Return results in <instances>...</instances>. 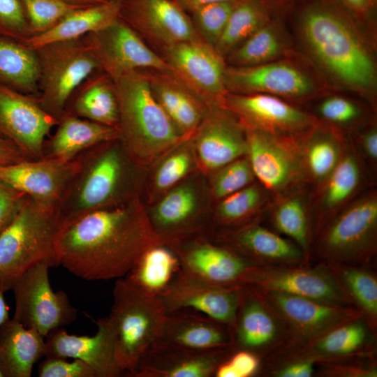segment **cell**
<instances>
[{
    "instance_id": "91938a15",
    "label": "cell",
    "mask_w": 377,
    "mask_h": 377,
    "mask_svg": "<svg viewBox=\"0 0 377 377\" xmlns=\"http://www.w3.org/2000/svg\"><path fill=\"white\" fill-rule=\"evenodd\" d=\"M3 292L0 289V327L9 319V309L3 297Z\"/></svg>"
},
{
    "instance_id": "7a4b0ae2",
    "label": "cell",
    "mask_w": 377,
    "mask_h": 377,
    "mask_svg": "<svg viewBox=\"0 0 377 377\" xmlns=\"http://www.w3.org/2000/svg\"><path fill=\"white\" fill-rule=\"evenodd\" d=\"M74 160V172L57 207L61 226L89 212L138 196L140 166L119 139L88 148Z\"/></svg>"
},
{
    "instance_id": "7dc6e473",
    "label": "cell",
    "mask_w": 377,
    "mask_h": 377,
    "mask_svg": "<svg viewBox=\"0 0 377 377\" xmlns=\"http://www.w3.org/2000/svg\"><path fill=\"white\" fill-rule=\"evenodd\" d=\"M235 6L233 2H217L201 6L192 11L193 24L205 42L214 47Z\"/></svg>"
},
{
    "instance_id": "52a82bcc",
    "label": "cell",
    "mask_w": 377,
    "mask_h": 377,
    "mask_svg": "<svg viewBox=\"0 0 377 377\" xmlns=\"http://www.w3.org/2000/svg\"><path fill=\"white\" fill-rule=\"evenodd\" d=\"M304 36L320 61L345 83L369 89L375 81L373 61L362 45L340 19L329 13H309Z\"/></svg>"
},
{
    "instance_id": "7c38bea8",
    "label": "cell",
    "mask_w": 377,
    "mask_h": 377,
    "mask_svg": "<svg viewBox=\"0 0 377 377\" xmlns=\"http://www.w3.org/2000/svg\"><path fill=\"white\" fill-rule=\"evenodd\" d=\"M84 37L100 68L113 80L130 71L143 69L174 75L163 57L150 49L121 17Z\"/></svg>"
},
{
    "instance_id": "d6986e66",
    "label": "cell",
    "mask_w": 377,
    "mask_h": 377,
    "mask_svg": "<svg viewBox=\"0 0 377 377\" xmlns=\"http://www.w3.org/2000/svg\"><path fill=\"white\" fill-rule=\"evenodd\" d=\"M57 122L36 96L0 85V138L14 143L29 158H43V142Z\"/></svg>"
},
{
    "instance_id": "f35d334b",
    "label": "cell",
    "mask_w": 377,
    "mask_h": 377,
    "mask_svg": "<svg viewBox=\"0 0 377 377\" xmlns=\"http://www.w3.org/2000/svg\"><path fill=\"white\" fill-rule=\"evenodd\" d=\"M35 50L15 40L0 38V85L38 96Z\"/></svg>"
},
{
    "instance_id": "f907efd6",
    "label": "cell",
    "mask_w": 377,
    "mask_h": 377,
    "mask_svg": "<svg viewBox=\"0 0 377 377\" xmlns=\"http://www.w3.org/2000/svg\"><path fill=\"white\" fill-rule=\"evenodd\" d=\"M260 357L246 350H235L217 367L214 377L257 376Z\"/></svg>"
},
{
    "instance_id": "6125c7cd",
    "label": "cell",
    "mask_w": 377,
    "mask_h": 377,
    "mask_svg": "<svg viewBox=\"0 0 377 377\" xmlns=\"http://www.w3.org/2000/svg\"><path fill=\"white\" fill-rule=\"evenodd\" d=\"M347 1L354 6H360L363 4L365 0H347Z\"/></svg>"
},
{
    "instance_id": "8d00e7d4",
    "label": "cell",
    "mask_w": 377,
    "mask_h": 377,
    "mask_svg": "<svg viewBox=\"0 0 377 377\" xmlns=\"http://www.w3.org/2000/svg\"><path fill=\"white\" fill-rule=\"evenodd\" d=\"M175 251L165 244L147 248L124 276L135 286L154 295H160L180 269Z\"/></svg>"
},
{
    "instance_id": "f1b7e54d",
    "label": "cell",
    "mask_w": 377,
    "mask_h": 377,
    "mask_svg": "<svg viewBox=\"0 0 377 377\" xmlns=\"http://www.w3.org/2000/svg\"><path fill=\"white\" fill-rule=\"evenodd\" d=\"M225 86L234 94H267L301 96L311 90L310 80L284 64H258L226 68Z\"/></svg>"
},
{
    "instance_id": "816d5d0a",
    "label": "cell",
    "mask_w": 377,
    "mask_h": 377,
    "mask_svg": "<svg viewBox=\"0 0 377 377\" xmlns=\"http://www.w3.org/2000/svg\"><path fill=\"white\" fill-rule=\"evenodd\" d=\"M40 377H98L96 371L86 362L74 359L45 357L38 367Z\"/></svg>"
},
{
    "instance_id": "44dd1931",
    "label": "cell",
    "mask_w": 377,
    "mask_h": 377,
    "mask_svg": "<svg viewBox=\"0 0 377 377\" xmlns=\"http://www.w3.org/2000/svg\"><path fill=\"white\" fill-rule=\"evenodd\" d=\"M122 4L121 18L161 47L201 38L175 0H122Z\"/></svg>"
},
{
    "instance_id": "b9f144b4",
    "label": "cell",
    "mask_w": 377,
    "mask_h": 377,
    "mask_svg": "<svg viewBox=\"0 0 377 377\" xmlns=\"http://www.w3.org/2000/svg\"><path fill=\"white\" fill-rule=\"evenodd\" d=\"M260 24L261 14L253 1L247 0L235 6L214 48L221 56L228 54L260 28Z\"/></svg>"
},
{
    "instance_id": "5bb4252c",
    "label": "cell",
    "mask_w": 377,
    "mask_h": 377,
    "mask_svg": "<svg viewBox=\"0 0 377 377\" xmlns=\"http://www.w3.org/2000/svg\"><path fill=\"white\" fill-rule=\"evenodd\" d=\"M257 288L279 319L286 334V341L306 340L343 323L362 317L360 311L352 306L327 304Z\"/></svg>"
},
{
    "instance_id": "9f6ffc18",
    "label": "cell",
    "mask_w": 377,
    "mask_h": 377,
    "mask_svg": "<svg viewBox=\"0 0 377 377\" xmlns=\"http://www.w3.org/2000/svg\"><path fill=\"white\" fill-rule=\"evenodd\" d=\"M316 365L309 361H297L284 364L265 371L261 376L269 377H311Z\"/></svg>"
},
{
    "instance_id": "3957f363",
    "label": "cell",
    "mask_w": 377,
    "mask_h": 377,
    "mask_svg": "<svg viewBox=\"0 0 377 377\" xmlns=\"http://www.w3.org/2000/svg\"><path fill=\"white\" fill-rule=\"evenodd\" d=\"M113 81L118 139L135 163L148 165L186 141L154 97L146 73L132 71Z\"/></svg>"
},
{
    "instance_id": "ba28073f",
    "label": "cell",
    "mask_w": 377,
    "mask_h": 377,
    "mask_svg": "<svg viewBox=\"0 0 377 377\" xmlns=\"http://www.w3.org/2000/svg\"><path fill=\"white\" fill-rule=\"evenodd\" d=\"M34 50L38 67V102L58 120L73 91L101 69L84 36L51 43Z\"/></svg>"
},
{
    "instance_id": "ab89813d",
    "label": "cell",
    "mask_w": 377,
    "mask_h": 377,
    "mask_svg": "<svg viewBox=\"0 0 377 377\" xmlns=\"http://www.w3.org/2000/svg\"><path fill=\"white\" fill-rule=\"evenodd\" d=\"M271 195L257 182L219 200L212 223L219 232L237 229L259 220L271 201Z\"/></svg>"
},
{
    "instance_id": "ee69618b",
    "label": "cell",
    "mask_w": 377,
    "mask_h": 377,
    "mask_svg": "<svg viewBox=\"0 0 377 377\" xmlns=\"http://www.w3.org/2000/svg\"><path fill=\"white\" fill-rule=\"evenodd\" d=\"M280 50L275 33L267 27H260L232 51L229 59L236 66H255L273 58Z\"/></svg>"
},
{
    "instance_id": "484cf974",
    "label": "cell",
    "mask_w": 377,
    "mask_h": 377,
    "mask_svg": "<svg viewBox=\"0 0 377 377\" xmlns=\"http://www.w3.org/2000/svg\"><path fill=\"white\" fill-rule=\"evenodd\" d=\"M96 326L93 336L70 334L61 327L52 330L45 337V357L80 360L91 366L98 377L122 376L124 374L115 357L114 332L108 317L99 318Z\"/></svg>"
},
{
    "instance_id": "4316f807",
    "label": "cell",
    "mask_w": 377,
    "mask_h": 377,
    "mask_svg": "<svg viewBox=\"0 0 377 377\" xmlns=\"http://www.w3.org/2000/svg\"><path fill=\"white\" fill-rule=\"evenodd\" d=\"M75 168L74 159H28L0 165V182L43 205L57 207Z\"/></svg>"
},
{
    "instance_id": "836d02e7",
    "label": "cell",
    "mask_w": 377,
    "mask_h": 377,
    "mask_svg": "<svg viewBox=\"0 0 377 377\" xmlns=\"http://www.w3.org/2000/svg\"><path fill=\"white\" fill-rule=\"evenodd\" d=\"M64 114L117 127L118 104L113 80L102 70L91 74L73 91Z\"/></svg>"
},
{
    "instance_id": "ffe728a7",
    "label": "cell",
    "mask_w": 377,
    "mask_h": 377,
    "mask_svg": "<svg viewBox=\"0 0 377 377\" xmlns=\"http://www.w3.org/2000/svg\"><path fill=\"white\" fill-rule=\"evenodd\" d=\"M224 107L246 128L302 139L313 126L312 118L279 98L267 94H229Z\"/></svg>"
},
{
    "instance_id": "f6af8a7d",
    "label": "cell",
    "mask_w": 377,
    "mask_h": 377,
    "mask_svg": "<svg viewBox=\"0 0 377 377\" xmlns=\"http://www.w3.org/2000/svg\"><path fill=\"white\" fill-rule=\"evenodd\" d=\"M29 24L31 36L52 28L80 6L62 0H20Z\"/></svg>"
},
{
    "instance_id": "30bf717a",
    "label": "cell",
    "mask_w": 377,
    "mask_h": 377,
    "mask_svg": "<svg viewBox=\"0 0 377 377\" xmlns=\"http://www.w3.org/2000/svg\"><path fill=\"white\" fill-rule=\"evenodd\" d=\"M246 129V157L256 180L272 198L308 187L301 140Z\"/></svg>"
},
{
    "instance_id": "6da1fadb",
    "label": "cell",
    "mask_w": 377,
    "mask_h": 377,
    "mask_svg": "<svg viewBox=\"0 0 377 377\" xmlns=\"http://www.w3.org/2000/svg\"><path fill=\"white\" fill-rule=\"evenodd\" d=\"M157 244L162 243L136 196L63 225L57 248L59 265L84 280L101 281L124 277Z\"/></svg>"
},
{
    "instance_id": "74e56055",
    "label": "cell",
    "mask_w": 377,
    "mask_h": 377,
    "mask_svg": "<svg viewBox=\"0 0 377 377\" xmlns=\"http://www.w3.org/2000/svg\"><path fill=\"white\" fill-rule=\"evenodd\" d=\"M325 264L350 304L360 311L367 325L376 333L377 275L374 267Z\"/></svg>"
},
{
    "instance_id": "7402d4cb",
    "label": "cell",
    "mask_w": 377,
    "mask_h": 377,
    "mask_svg": "<svg viewBox=\"0 0 377 377\" xmlns=\"http://www.w3.org/2000/svg\"><path fill=\"white\" fill-rule=\"evenodd\" d=\"M286 341L285 330L276 313L259 290L243 285L236 320L232 329V346L258 355L260 360Z\"/></svg>"
},
{
    "instance_id": "d4e9b609",
    "label": "cell",
    "mask_w": 377,
    "mask_h": 377,
    "mask_svg": "<svg viewBox=\"0 0 377 377\" xmlns=\"http://www.w3.org/2000/svg\"><path fill=\"white\" fill-rule=\"evenodd\" d=\"M147 214L162 244L207 230L200 192L193 183L179 184L168 190Z\"/></svg>"
},
{
    "instance_id": "11a10c76",
    "label": "cell",
    "mask_w": 377,
    "mask_h": 377,
    "mask_svg": "<svg viewBox=\"0 0 377 377\" xmlns=\"http://www.w3.org/2000/svg\"><path fill=\"white\" fill-rule=\"evenodd\" d=\"M354 147L367 174L374 179L377 173V131L372 128L362 133Z\"/></svg>"
},
{
    "instance_id": "8992f818",
    "label": "cell",
    "mask_w": 377,
    "mask_h": 377,
    "mask_svg": "<svg viewBox=\"0 0 377 377\" xmlns=\"http://www.w3.org/2000/svg\"><path fill=\"white\" fill-rule=\"evenodd\" d=\"M108 316L114 332L117 362L132 376L144 353L159 336L166 310L158 295L147 293L125 277L116 280Z\"/></svg>"
},
{
    "instance_id": "4fadbf2b",
    "label": "cell",
    "mask_w": 377,
    "mask_h": 377,
    "mask_svg": "<svg viewBox=\"0 0 377 377\" xmlns=\"http://www.w3.org/2000/svg\"><path fill=\"white\" fill-rule=\"evenodd\" d=\"M161 51L174 75L196 96L207 105L224 106L226 68L214 46L200 38L161 47Z\"/></svg>"
},
{
    "instance_id": "277c9868",
    "label": "cell",
    "mask_w": 377,
    "mask_h": 377,
    "mask_svg": "<svg viewBox=\"0 0 377 377\" xmlns=\"http://www.w3.org/2000/svg\"><path fill=\"white\" fill-rule=\"evenodd\" d=\"M61 227L57 207L27 195L15 217L0 232V289L3 293L36 265H59L57 242Z\"/></svg>"
},
{
    "instance_id": "ac0fdd59",
    "label": "cell",
    "mask_w": 377,
    "mask_h": 377,
    "mask_svg": "<svg viewBox=\"0 0 377 377\" xmlns=\"http://www.w3.org/2000/svg\"><path fill=\"white\" fill-rule=\"evenodd\" d=\"M241 286L216 285L180 267L167 289L158 297L167 313L191 309L228 326L232 331Z\"/></svg>"
},
{
    "instance_id": "bcb514c9",
    "label": "cell",
    "mask_w": 377,
    "mask_h": 377,
    "mask_svg": "<svg viewBox=\"0 0 377 377\" xmlns=\"http://www.w3.org/2000/svg\"><path fill=\"white\" fill-rule=\"evenodd\" d=\"M213 173L211 191L219 200L256 181L246 156L234 160Z\"/></svg>"
},
{
    "instance_id": "d6a6232c",
    "label": "cell",
    "mask_w": 377,
    "mask_h": 377,
    "mask_svg": "<svg viewBox=\"0 0 377 377\" xmlns=\"http://www.w3.org/2000/svg\"><path fill=\"white\" fill-rule=\"evenodd\" d=\"M307 188H301L272 198L267 209L272 229L297 244L311 261V193Z\"/></svg>"
},
{
    "instance_id": "db71d44e",
    "label": "cell",
    "mask_w": 377,
    "mask_h": 377,
    "mask_svg": "<svg viewBox=\"0 0 377 377\" xmlns=\"http://www.w3.org/2000/svg\"><path fill=\"white\" fill-rule=\"evenodd\" d=\"M27 195L0 182V232L13 220Z\"/></svg>"
},
{
    "instance_id": "4dcf8cb0",
    "label": "cell",
    "mask_w": 377,
    "mask_h": 377,
    "mask_svg": "<svg viewBox=\"0 0 377 377\" xmlns=\"http://www.w3.org/2000/svg\"><path fill=\"white\" fill-rule=\"evenodd\" d=\"M146 74L154 97L178 133L189 140L209 105L175 75L155 71Z\"/></svg>"
},
{
    "instance_id": "e575fe53",
    "label": "cell",
    "mask_w": 377,
    "mask_h": 377,
    "mask_svg": "<svg viewBox=\"0 0 377 377\" xmlns=\"http://www.w3.org/2000/svg\"><path fill=\"white\" fill-rule=\"evenodd\" d=\"M45 356V339L13 318L0 327V371L3 377H30L34 364Z\"/></svg>"
},
{
    "instance_id": "681fc988",
    "label": "cell",
    "mask_w": 377,
    "mask_h": 377,
    "mask_svg": "<svg viewBox=\"0 0 377 377\" xmlns=\"http://www.w3.org/2000/svg\"><path fill=\"white\" fill-rule=\"evenodd\" d=\"M31 37L20 0H0V38L23 43Z\"/></svg>"
},
{
    "instance_id": "2e32d148",
    "label": "cell",
    "mask_w": 377,
    "mask_h": 377,
    "mask_svg": "<svg viewBox=\"0 0 377 377\" xmlns=\"http://www.w3.org/2000/svg\"><path fill=\"white\" fill-rule=\"evenodd\" d=\"M244 285H252L260 289L282 292L327 304L352 306L327 265L320 262H317L313 266L310 264L255 265Z\"/></svg>"
},
{
    "instance_id": "9c48e42d",
    "label": "cell",
    "mask_w": 377,
    "mask_h": 377,
    "mask_svg": "<svg viewBox=\"0 0 377 377\" xmlns=\"http://www.w3.org/2000/svg\"><path fill=\"white\" fill-rule=\"evenodd\" d=\"M376 333L362 317L299 341H285L261 358L258 376L276 367L297 361L334 362L376 354Z\"/></svg>"
},
{
    "instance_id": "94428289",
    "label": "cell",
    "mask_w": 377,
    "mask_h": 377,
    "mask_svg": "<svg viewBox=\"0 0 377 377\" xmlns=\"http://www.w3.org/2000/svg\"><path fill=\"white\" fill-rule=\"evenodd\" d=\"M69 4L80 7L93 6L108 1L110 0H62Z\"/></svg>"
},
{
    "instance_id": "6f0895ef",
    "label": "cell",
    "mask_w": 377,
    "mask_h": 377,
    "mask_svg": "<svg viewBox=\"0 0 377 377\" xmlns=\"http://www.w3.org/2000/svg\"><path fill=\"white\" fill-rule=\"evenodd\" d=\"M29 158L14 143L0 138V165L16 163Z\"/></svg>"
},
{
    "instance_id": "1f68e13d",
    "label": "cell",
    "mask_w": 377,
    "mask_h": 377,
    "mask_svg": "<svg viewBox=\"0 0 377 377\" xmlns=\"http://www.w3.org/2000/svg\"><path fill=\"white\" fill-rule=\"evenodd\" d=\"M55 127L43 142V158L71 161L88 148L119 138L117 127L64 114Z\"/></svg>"
},
{
    "instance_id": "c3c4849f",
    "label": "cell",
    "mask_w": 377,
    "mask_h": 377,
    "mask_svg": "<svg viewBox=\"0 0 377 377\" xmlns=\"http://www.w3.org/2000/svg\"><path fill=\"white\" fill-rule=\"evenodd\" d=\"M324 377H376V355L316 364L313 376Z\"/></svg>"
},
{
    "instance_id": "603a6c76",
    "label": "cell",
    "mask_w": 377,
    "mask_h": 377,
    "mask_svg": "<svg viewBox=\"0 0 377 377\" xmlns=\"http://www.w3.org/2000/svg\"><path fill=\"white\" fill-rule=\"evenodd\" d=\"M233 347L198 350L156 340L144 353L131 377H214Z\"/></svg>"
},
{
    "instance_id": "f5cc1de1",
    "label": "cell",
    "mask_w": 377,
    "mask_h": 377,
    "mask_svg": "<svg viewBox=\"0 0 377 377\" xmlns=\"http://www.w3.org/2000/svg\"><path fill=\"white\" fill-rule=\"evenodd\" d=\"M318 111L325 120L340 125L350 124L360 115V110L355 104L346 98L337 96L327 98L322 102Z\"/></svg>"
},
{
    "instance_id": "60d3db41",
    "label": "cell",
    "mask_w": 377,
    "mask_h": 377,
    "mask_svg": "<svg viewBox=\"0 0 377 377\" xmlns=\"http://www.w3.org/2000/svg\"><path fill=\"white\" fill-rule=\"evenodd\" d=\"M346 145L337 135L316 132L301 140V148L307 186L311 193L325 182L339 163Z\"/></svg>"
},
{
    "instance_id": "e0dca14e",
    "label": "cell",
    "mask_w": 377,
    "mask_h": 377,
    "mask_svg": "<svg viewBox=\"0 0 377 377\" xmlns=\"http://www.w3.org/2000/svg\"><path fill=\"white\" fill-rule=\"evenodd\" d=\"M222 105H209L190 138L195 162L205 172H214L247 154L246 129Z\"/></svg>"
},
{
    "instance_id": "9a60e30c",
    "label": "cell",
    "mask_w": 377,
    "mask_h": 377,
    "mask_svg": "<svg viewBox=\"0 0 377 377\" xmlns=\"http://www.w3.org/2000/svg\"><path fill=\"white\" fill-rule=\"evenodd\" d=\"M177 254L181 269L208 282L239 286L256 265L205 235H196L168 244Z\"/></svg>"
},
{
    "instance_id": "e7e4bbea",
    "label": "cell",
    "mask_w": 377,
    "mask_h": 377,
    "mask_svg": "<svg viewBox=\"0 0 377 377\" xmlns=\"http://www.w3.org/2000/svg\"><path fill=\"white\" fill-rule=\"evenodd\" d=\"M175 1H177V0H175Z\"/></svg>"
},
{
    "instance_id": "8fae6325",
    "label": "cell",
    "mask_w": 377,
    "mask_h": 377,
    "mask_svg": "<svg viewBox=\"0 0 377 377\" xmlns=\"http://www.w3.org/2000/svg\"><path fill=\"white\" fill-rule=\"evenodd\" d=\"M50 267L45 263L31 267L11 288L15 299L13 318L45 338L52 330L73 323L77 313L65 292L52 289Z\"/></svg>"
},
{
    "instance_id": "680465c9",
    "label": "cell",
    "mask_w": 377,
    "mask_h": 377,
    "mask_svg": "<svg viewBox=\"0 0 377 377\" xmlns=\"http://www.w3.org/2000/svg\"><path fill=\"white\" fill-rule=\"evenodd\" d=\"M236 0H177V3L183 8L191 12L201 6L217 2H234Z\"/></svg>"
},
{
    "instance_id": "cb8c5ba5",
    "label": "cell",
    "mask_w": 377,
    "mask_h": 377,
    "mask_svg": "<svg viewBox=\"0 0 377 377\" xmlns=\"http://www.w3.org/2000/svg\"><path fill=\"white\" fill-rule=\"evenodd\" d=\"M218 243L259 266L309 264L301 248L288 238L263 226L260 220L216 234Z\"/></svg>"
},
{
    "instance_id": "be15d7a7",
    "label": "cell",
    "mask_w": 377,
    "mask_h": 377,
    "mask_svg": "<svg viewBox=\"0 0 377 377\" xmlns=\"http://www.w3.org/2000/svg\"><path fill=\"white\" fill-rule=\"evenodd\" d=\"M0 377H3V376H2V375H1V371H0Z\"/></svg>"
},
{
    "instance_id": "d590c367",
    "label": "cell",
    "mask_w": 377,
    "mask_h": 377,
    "mask_svg": "<svg viewBox=\"0 0 377 377\" xmlns=\"http://www.w3.org/2000/svg\"><path fill=\"white\" fill-rule=\"evenodd\" d=\"M122 0H110L75 9L52 28L23 42L31 49L51 43L80 38L104 29L121 17Z\"/></svg>"
},
{
    "instance_id": "5b68a950",
    "label": "cell",
    "mask_w": 377,
    "mask_h": 377,
    "mask_svg": "<svg viewBox=\"0 0 377 377\" xmlns=\"http://www.w3.org/2000/svg\"><path fill=\"white\" fill-rule=\"evenodd\" d=\"M377 254V191L361 192L336 213L314 237L310 259L374 267Z\"/></svg>"
},
{
    "instance_id": "f546056e",
    "label": "cell",
    "mask_w": 377,
    "mask_h": 377,
    "mask_svg": "<svg viewBox=\"0 0 377 377\" xmlns=\"http://www.w3.org/2000/svg\"><path fill=\"white\" fill-rule=\"evenodd\" d=\"M157 340L198 350L233 347L232 331L228 326L185 310L166 314Z\"/></svg>"
},
{
    "instance_id": "7bdbcfd3",
    "label": "cell",
    "mask_w": 377,
    "mask_h": 377,
    "mask_svg": "<svg viewBox=\"0 0 377 377\" xmlns=\"http://www.w3.org/2000/svg\"><path fill=\"white\" fill-rule=\"evenodd\" d=\"M182 142L167 154L156 170L153 188L156 193L162 194L179 184L192 170L195 162L191 145Z\"/></svg>"
},
{
    "instance_id": "83f0119b",
    "label": "cell",
    "mask_w": 377,
    "mask_h": 377,
    "mask_svg": "<svg viewBox=\"0 0 377 377\" xmlns=\"http://www.w3.org/2000/svg\"><path fill=\"white\" fill-rule=\"evenodd\" d=\"M365 174L353 146L346 145L332 172L311 193L313 240L336 213L362 192Z\"/></svg>"
}]
</instances>
